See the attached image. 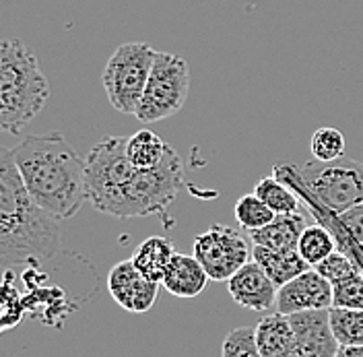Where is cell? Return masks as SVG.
<instances>
[{
	"label": "cell",
	"instance_id": "obj_19",
	"mask_svg": "<svg viewBox=\"0 0 363 357\" xmlns=\"http://www.w3.org/2000/svg\"><path fill=\"white\" fill-rule=\"evenodd\" d=\"M254 194L267 202L277 215H291L301 209V197L289 188V184L274 176L258 180L254 186Z\"/></svg>",
	"mask_w": 363,
	"mask_h": 357
},
{
	"label": "cell",
	"instance_id": "obj_18",
	"mask_svg": "<svg viewBox=\"0 0 363 357\" xmlns=\"http://www.w3.org/2000/svg\"><path fill=\"white\" fill-rule=\"evenodd\" d=\"M167 147L169 143H165L159 134L143 128L126 138V157L138 170H149L163 161Z\"/></svg>",
	"mask_w": 363,
	"mask_h": 357
},
{
	"label": "cell",
	"instance_id": "obj_28",
	"mask_svg": "<svg viewBox=\"0 0 363 357\" xmlns=\"http://www.w3.org/2000/svg\"><path fill=\"white\" fill-rule=\"evenodd\" d=\"M337 357H363V345L362 347H340Z\"/></svg>",
	"mask_w": 363,
	"mask_h": 357
},
{
	"label": "cell",
	"instance_id": "obj_13",
	"mask_svg": "<svg viewBox=\"0 0 363 357\" xmlns=\"http://www.w3.org/2000/svg\"><path fill=\"white\" fill-rule=\"evenodd\" d=\"M208 279V273L204 270L196 256L176 252L172 265L165 270L161 285L176 297H196L204 291Z\"/></svg>",
	"mask_w": 363,
	"mask_h": 357
},
{
	"label": "cell",
	"instance_id": "obj_21",
	"mask_svg": "<svg viewBox=\"0 0 363 357\" xmlns=\"http://www.w3.org/2000/svg\"><path fill=\"white\" fill-rule=\"evenodd\" d=\"M297 252L310 267H316L335 252V240L330 231H326L322 225H308L299 238Z\"/></svg>",
	"mask_w": 363,
	"mask_h": 357
},
{
	"label": "cell",
	"instance_id": "obj_27",
	"mask_svg": "<svg viewBox=\"0 0 363 357\" xmlns=\"http://www.w3.org/2000/svg\"><path fill=\"white\" fill-rule=\"evenodd\" d=\"M339 224L351 234V238L362 244L363 242V202L347 209L345 213L339 215Z\"/></svg>",
	"mask_w": 363,
	"mask_h": 357
},
{
	"label": "cell",
	"instance_id": "obj_1",
	"mask_svg": "<svg viewBox=\"0 0 363 357\" xmlns=\"http://www.w3.org/2000/svg\"><path fill=\"white\" fill-rule=\"evenodd\" d=\"M184 188V161L169 145L163 161L138 170L126 157V138L99 141L87 155V201L106 215L128 219L163 215Z\"/></svg>",
	"mask_w": 363,
	"mask_h": 357
},
{
	"label": "cell",
	"instance_id": "obj_10",
	"mask_svg": "<svg viewBox=\"0 0 363 357\" xmlns=\"http://www.w3.org/2000/svg\"><path fill=\"white\" fill-rule=\"evenodd\" d=\"M159 285L135 267L133 258L122 260L108 275V290L113 302L133 314L149 312L157 300Z\"/></svg>",
	"mask_w": 363,
	"mask_h": 357
},
{
	"label": "cell",
	"instance_id": "obj_14",
	"mask_svg": "<svg viewBox=\"0 0 363 357\" xmlns=\"http://www.w3.org/2000/svg\"><path fill=\"white\" fill-rule=\"evenodd\" d=\"M256 329V343L262 357H294L295 336L291 320L285 314L262 316Z\"/></svg>",
	"mask_w": 363,
	"mask_h": 357
},
{
	"label": "cell",
	"instance_id": "obj_2",
	"mask_svg": "<svg viewBox=\"0 0 363 357\" xmlns=\"http://www.w3.org/2000/svg\"><path fill=\"white\" fill-rule=\"evenodd\" d=\"M31 199L56 219H72L87 201L85 159L62 133L31 134L13 149Z\"/></svg>",
	"mask_w": 363,
	"mask_h": 357
},
{
	"label": "cell",
	"instance_id": "obj_26",
	"mask_svg": "<svg viewBox=\"0 0 363 357\" xmlns=\"http://www.w3.org/2000/svg\"><path fill=\"white\" fill-rule=\"evenodd\" d=\"M335 297L333 308H351V310H363V273L357 277H351L342 283L333 285Z\"/></svg>",
	"mask_w": 363,
	"mask_h": 357
},
{
	"label": "cell",
	"instance_id": "obj_12",
	"mask_svg": "<svg viewBox=\"0 0 363 357\" xmlns=\"http://www.w3.org/2000/svg\"><path fill=\"white\" fill-rule=\"evenodd\" d=\"M227 290L235 304L248 308L252 312L271 310L277 304V293H279V287L272 283L271 277L254 260L244 265L227 281Z\"/></svg>",
	"mask_w": 363,
	"mask_h": 357
},
{
	"label": "cell",
	"instance_id": "obj_17",
	"mask_svg": "<svg viewBox=\"0 0 363 357\" xmlns=\"http://www.w3.org/2000/svg\"><path fill=\"white\" fill-rule=\"evenodd\" d=\"M174 256H176L174 244L169 240L161 238V236H153V238H147L143 244L136 248L133 263L147 279L161 283L163 277H165V270L172 265Z\"/></svg>",
	"mask_w": 363,
	"mask_h": 357
},
{
	"label": "cell",
	"instance_id": "obj_3",
	"mask_svg": "<svg viewBox=\"0 0 363 357\" xmlns=\"http://www.w3.org/2000/svg\"><path fill=\"white\" fill-rule=\"evenodd\" d=\"M60 219L44 211L25 188L13 149L0 155V263L4 268L38 267L60 250Z\"/></svg>",
	"mask_w": 363,
	"mask_h": 357
},
{
	"label": "cell",
	"instance_id": "obj_25",
	"mask_svg": "<svg viewBox=\"0 0 363 357\" xmlns=\"http://www.w3.org/2000/svg\"><path fill=\"white\" fill-rule=\"evenodd\" d=\"M221 357H262L256 343V329L238 326L223 341Z\"/></svg>",
	"mask_w": 363,
	"mask_h": 357
},
{
	"label": "cell",
	"instance_id": "obj_7",
	"mask_svg": "<svg viewBox=\"0 0 363 357\" xmlns=\"http://www.w3.org/2000/svg\"><path fill=\"white\" fill-rule=\"evenodd\" d=\"M190 91V67L188 62L169 52L157 50L143 99L136 108L138 122H161L186 106Z\"/></svg>",
	"mask_w": 363,
	"mask_h": 357
},
{
	"label": "cell",
	"instance_id": "obj_22",
	"mask_svg": "<svg viewBox=\"0 0 363 357\" xmlns=\"http://www.w3.org/2000/svg\"><path fill=\"white\" fill-rule=\"evenodd\" d=\"M235 221L244 231H256L262 229L264 225H269L277 217V213L272 211L267 202H262L254 192L244 194L240 201L235 202Z\"/></svg>",
	"mask_w": 363,
	"mask_h": 357
},
{
	"label": "cell",
	"instance_id": "obj_4",
	"mask_svg": "<svg viewBox=\"0 0 363 357\" xmlns=\"http://www.w3.org/2000/svg\"><path fill=\"white\" fill-rule=\"evenodd\" d=\"M50 99V83L35 54L21 40L0 45V124L17 134L42 112Z\"/></svg>",
	"mask_w": 363,
	"mask_h": 357
},
{
	"label": "cell",
	"instance_id": "obj_9",
	"mask_svg": "<svg viewBox=\"0 0 363 357\" xmlns=\"http://www.w3.org/2000/svg\"><path fill=\"white\" fill-rule=\"evenodd\" d=\"M335 290L330 281H326L316 268H308L287 285L279 287L277 293V312L291 316L310 310H330Z\"/></svg>",
	"mask_w": 363,
	"mask_h": 357
},
{
	"label": "cell",
	"instance_id": "obj_16",
	"mask_svg": "<svg viewBox=\"0 0 363 357\" xmlns=\"http://www.w3.org/2000/svg\"><path fill=\"white\" fill-rule=\"evenodd\" d=\"M306 227H308L306 215L297 211L291 215H277L262 229L250 231V238L256 246H267L272 250H297L299 238Z\"/></svg>",
	"mask_w": 363,
	"mask_h": 357
},
{
	"label": "cell",
	"instance_id": "obj_20",
	"mask_svg": "<svg viewBox=\"0 0 363 357\" xmlns=\"http://www.w3.org/2000/svg\"><path fill=\"white\" fill-rule=\"evenodd\" d=\"M330 329L340 347H362L363 345V310L330 308Z\"/></svg>",
	"mask_w": 363,
	"mask_h": 357
},
{
	"label": "cell",
	"instance_id": "obj_6",
	"mask_svg": "<svg viewBox=\"0 0 363 357\" xmlns=\"http://www.w3.org/2000/svg\"><path fill=\"white\" fill-rule=\"evenodd\" d=\"M157 50L143 42H130L116 48L104 68V89L113 110L135 116L143 99Z\"/></svg>",
	"mask_w": 363,
	"mask_h": 357
},
{
	"label": "cell",
	"instance_id": "obj_8",
	"mask_svg": "<svg viewBox=\"0 0 363 357\" xmlns=\"http://www.w3.org/2000/svg\"><path fill=\"white\" fill-rule=\"evenodd\" d=\"M254 242L244 229L229 225H211L194 240V256L213 281H229L252 260Z\"/></svg>",
	"mask_w": 363,
	"mask_h": 357
},
{
	"label": "cell",
	"instance_id": "obj_24",
	"mask_svg": "<svg viewBox=\"0 0 363 357\" xmlns=\"http://www.w3.org/2000/svg\"><path fill=\"white\" fill-rule=\"evenodd\" d=\"M326 279V281H330V285H337V283H342V281H347V279H351V277H357V275H362V268L359 265L349 256V254H345V252H333L330 256H326L320 265L314 267Z\"/></svg>",
	"mask_w": 363,
	"mask_h": 357
},
{
	"label": "cell",
	"instance_id": "obj_15",
	"mask_svg": "<svg viewBox=\"0 0 363 357\" xmlns=\"http://www.w3.org/2000/svg\"><path fill=\"white\" fill-rule=\"evenodd\" d=\"M252 260L271 277L277 287L287 285L289 281H294L295 277H299L310 268L297 250H272L267 246L254 244Z\"/></svg>",
	"mask_w": 363,
	"mask_h": 357
},
{
	"label": "cell",
	"instance_id": "obj_29",
	"mask_svg": "<svg viewBox=\"0 0 363 357\" xmlns=\"http://www.w3.org/2000/svg\"><path fill=\"white\" fill-rule=\"evenodd\" d=\"M359 250H362V254H363V242H362V244H359Z\"/></svg>",
	"mask_w": 363,
	"mask_h": 357
},
{
	"label": "cell",
	"instance_id": "obj_23",
	"mask_svg": "<svg viewBox=\"0 0 363 357\" xmlns=\"http://www.w3.org/2000/svg\"><path fill=\"white\" fill-rule=\"evenodd\" d=\"M310 147H312V155L318 161H335V159L345 157L347 141H345V134L340 133L339 128L322 126L312 134Z\"/></svg>",
	"mask_w": 363,
	"mask_h": 357
},
{
	"label": "cell",
	"instance_id": "obj_5",
	"mask_svg": "<svg viewBox=\"0 0 363 357\" xmlns=\"http://www.w3.org/2000/svg\"><path fill=\"white\" fill-rule=\"evenodd\" d=\"M272 176L301 186L303 192L335 215L363 202V163L347 155L335 161L314 159L299 167L274 165Z\"/></svg>",
	"mask_w": 363,
	"mask_h": 357
},
{
	"label": "cell",
	"instance_id": "obj_11",
	"mask_svg": "<svg viewBox=\"0 0 363 357\" xmlns=\"http://www.w3.org/2000/svg\"><path fill=\"white\" fill-rule=\"evenodd\" d=\"M295 336L294 357H337L340 345L330 329L328 310H310L289 316Z\"/></svg>",
	"mask_w": 363,
	"mask_h": 357
}]
</instances>
